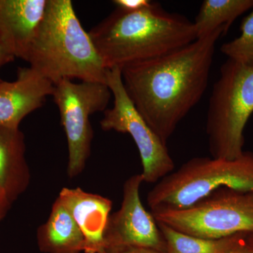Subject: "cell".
<instances>
[{
	"instance_id": "2e32d148",
	"label": "cell",
	"mask_w": 253,
	"mask_h": 253,
	"mask_svg": "<svg viewBox=\"0 0 253 253\" xmlns=\"http://www.w3.org/2000/svg\"><path fill=\"white\" fill-rule=\"evenodd\" d=\"M158 223L167 247V253H226L244 241L249 234H240L219 239L188 235Z\"/></svg>"
},
{
	"instance_id": "3957f363",
	"label": "cell",
	"mask_w": 253,
	"mask_h": 253,
	"mask_svg": "<svg viewBox=\"0 0 253 253\" xmlns=\"http://www.w3.org/2000/svg\"><path fill=\"white\" fill-rule=\"evenodd\" d=\"M24 61L54 84L66 79L106 84L108 69L71 0H47Z\"/></svg>"
},
{
	"instance_id": "7c38bea8",
	"label": "cell",
	"mask_w": 253,
	"mask_h": 253,
	"mask_svg": "<svg viewBox=\"0 0 253 253\" xmlns=\"http://www.w3.org/2000/svg\"><path fill=\"white\" fill-rule=\"evenodd\" d=\"M47 0H0V42L24 60L45 12Z\"/></svg>"
},
{
	"instance_id": "603a6c76",
	"label": "cell",
	"mask_w": 253,
	"mask_h": 253,
	"mask_svg": "<svg viewBox=\"0 0 253 253\" xmlns=\"http://www.w3.org/2000/svg\"><path fill=\"white\" fill-rule=\"evenodd\" d=\"M246 241H247L248 244H249L253 249V234H249V235L248 236Z\"/></svg>"
},
{
	"instance_id": "6da1fadb",
	"label": "cell",
	"mask_w": 253,
	"mask_h": 253,
	"mask_svg": "<svg viewBox=\"0 0 253 253\" xmlns=\"http://www.w3.org/2000/svg\"><path fill=\"white\" fill-rule=\"evenodd\" d=\"M226 33L217 28L172 52L121 70L126 94L164 144L206 92L216 43Z\"/></svg>"
},
{
	"instance_id": "9a60e30c",
	"label": "cell",
	"mask_w": 253,
	"mask_h": 253,
	"mask_svg": "<svg viewBox=\"0 0 253 253\" xmlns=\"http://www.w3.org/2000/svg\"><path fill=\"white\" fill-rule=\"evenodd\" d=\"M252 9L253 0H205L194 22L198 38L219 28L228 32L236 18Z\"/></svg>"
},
{
	"instance_id": "e0dca14e",
	"label": "cell",
	"mask_w": 253,
	"mask_h": 253,
	"mask_svg": "<svg viewBox=\"0 0 253 253\" xmlns=\"http://www.w3.org/2000/svg\"><path fill=\"white\" fill-rule=\"evenodd\" d=\"M240 29L238 38L221 45V53L229 59L253 66V11L243 19Z\"/></svg>"
},
{
	"instance_id": "4fadbf2b",
	"label": "cell",
	"mask_w": 253,
	"mask_h": 253,
	"mask_svg": "<svg viewBox=\"0 0 253 253\" xmlns=\"http://www.w3.org/2000/svg\"><path fill=\"white\" fill-rule=\"evenodd\" d=\"M26 151L24 134L19 128L0 126V189L12 204L31 183Z\"/></svg>"
},
{
	"instance_id": "7a4b0ae2",
	"label": "cell",
	"mask_w": 253,
	"mask_h": 253,
	"mask_svg": "<svg viewBox=\"0 0 253 253\" xmlns=\"http://www.w3.org/2000/svg\"><path fill=\"white\" fill-rule=\"evenodd\" d=\"M89 34L108 70L161 57L198 39L194 22L157 2L136 11L116 8Z\"/></svg>"
},
{
	"instance_id": "277c9868",
	"label": "cell",
	"mask_w": 253,
	"mask_h": 253,
	"mask_svg": "<svg viewBox=\"0 0 253 253\" xmlns=\"http://www.w3.org/2000/svg\"><path fill=\"white\" fill-rule=\"evenodd\" d=\"M253 190V152L234 160L196 157L165 176L149 191L151 213L190 207L221 188Z\"/></svg>"
},
{
	"instance_id": "d6986e66",
	"label": "cell",
	"mask_w": 253,
	"mask_h": 253,
	"mask_svg": "<svg viewBox=\"0 0 253 253\" xmlns=\"http://www.w3.org/2000/svg\"><path fill=\"white\" fill-rule=\"evenodd\" d=\"M12 203L8 199L4 191L0 189V221L4 219L11 208Z\"/></svg>"
},
{
	"instance_id": "30bf717a",
	"label": "cell",
	"mask_w": 253,
	"mask_h": 253,
	"mask_svg": "<svg viewBox=\"0 0 253 253\" xmlns=\"http://www.w3.org/2000/svg\"><path fill=\"white\" fill-rule=\"evenodd\" d=\"M54 84L31 67L19 68L14 81L0 83V126L19 128L23 119L52 96Z\"/></svg>"
},
{
	"instance_id": "ac0fdd59",
	"label": "cell",
	"mask_w": 253,
	"mask_h": 253,
	"mask_svg": "<svg viewBox=\"0 0 253 253\" xmlns=\"http://www.w3.org/2000/svg\"><path fill=\"white\" fill-rule=\"evenodd\" d=\"M117 8L126 11H136L149 7L152 1L149 0H114Z\"/></svg>"
},
{
	"instance_id": "7402d4cb",
	"label": "cell",
	"mask_w": 253,
	"mask_h": 253,
	"mask_svg": "<svg viewBox=\"0 0 253 253\" xmlns=\"http://www.w3.org/2000/svg\"><path fill=\"white\" fill-rule=\"evenodd\" d=\"M246 239L226 253H253V249L248 244Z\"/></svg>"
},
{
	"instance_id": "ffe728a7",
	"label": "cell",
	"mask_w": 253,
	"mask_h": 253,
	"mask_svg": "<svg viewBox=\"0 0 253 253\" xmlns=\"http://www.w3.org/2000/svg\"><path fill=\"white\" fill-rule=\"evenodd\" d=\"M101 253H167L158 252L153 250L138 249V248H125V249H118L112 250H105Z\"/></svg>"
},
{
	"instance_id": "8992f818",
	"label": "cell",
	"mask_w": 253,
	"mask_h": 253,
	"mask_svg": "<svg viewBox=\"0 0 253 253\" xmlns=\"http://www.w3.org/2000/svg\"><path fill=\"white\" fill-rule=\"evenodd\" d=\"M151 214L158 223L204 239L249 235L253 234V190L221 188L185 209Z\"/></svg>"
},
{
	"instance_id": "5bb4252c",
	"label": "cell",
	"mask_w": 253,
	"mask_h": 253,
	"mask_svg": "<svg viewBox=\"0 0 253 253\" xmlns=\"http://www.w3.org/2000/svg\"><path fill=\"white\" fill-rule=\"evenodd\" d=\"M37 243L43 253H84V239L81 229L58 198L47 220L38 229Z\"/></svg>"
},
{
	"instance_id": "ba28073f",
	"label": "cell",
	"mask_w": 253,
	"mask_h": 253,
	"mask_svg": "<svg viewBox=\"0 0 253 253\" xmlns=\"http://www.w3.org/2000/svg\"><path fill=\"white\" fill-rule=\"evenodd\" d=\"M106 84L112 93L113 106L104 112L100 126L104 131L128 134L135 143L142 166L144 181L156 184L174 169L167 145L150 127L126 94L120 68L108 70Z\"/></svg>"
},
{
	"instance_id": "5b68a950",
	"label": "cell",
	"mask_w": 253,
	"mask_h": 253,
	"mask_svg": "<svg viewBox=\"0 0 253 253\" xmlns=\"http://www.w3.org/2000/svg\"><path fill=\"white\" fill-rule=\"evenodd\" d=\"M253 113V66L228 59L213 85L206 133L212 158L234 160L244 154V129Z\"/></svg>"
},
{
	"instance_id": "8fae6325",
	"label": "cell",
	"mask_w": 253,
	"mask_h": 253,
	"mask_svg": "<svg viewBox=\"0 0 253 253\" xmlns=\"http://www.w3.org/2000/svg\"><path fill=\"white\" fill-rule=\"evenodd\" d=\"M58 199L66 206L84 239V253H101L104 249V233L113 202L99 194L80 187L63 188Z\"/></svg>"
},
{
	"instance_id": "9c48e42d",
	"label": "cell",
	"mask_w": 253,
	"mask_h": 253,
	"mask_svg": "<svg viewBox=\"0 0 253 253\" xmlns=\"http://www.w3.org/2000/svg\"><path fill=\"white\" fill-rule=\"evenodd\" d=\"M143 182L141 174H134L125 181L121 208L111 214L108 220L104 251L138 248L167 253L157 221L141 202L139 191Z\"/></svg>"
},
{
	"instance_id": "52a82bcc",
	"label": "cell",
	"mask_w": 253,
	"mask_h": 253,
	"mask_svg": "<svg viewBox=\"0 0 253 253\" xmlns=\"http://www.w3.org/2000/svg\"><path fill=\"white\" fill-rule=\"evenodd\" d=\"M52 96L67 139V174L73 179L83 172L90 156L93 131L89 118L107 109L112 93L104 83L66 79L54 84Z\"/></svg>"
},
{
	"instance_id": "44dd1931",
	"label": "cell",
	"mask_w": 253,
	"mask_h": 253,
	"mask_svg": "<svg viewBox=\"0 0 253 253\" xmlns=\"http://www.w3.org/2000/svg\"><path fill=\"white\" fill-rule=\"evenodd\" d=\"M15 59L16 58L12 54H10L9 51L6 49V48L0 42V69L7 63L14 61ZM2 81V80L0 78V83Z\"/></svg>"
}]
</instances>
